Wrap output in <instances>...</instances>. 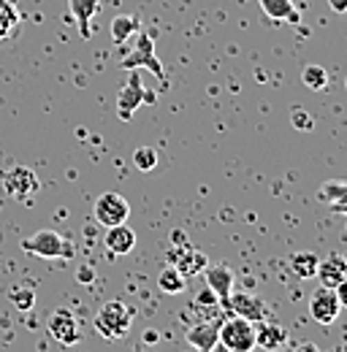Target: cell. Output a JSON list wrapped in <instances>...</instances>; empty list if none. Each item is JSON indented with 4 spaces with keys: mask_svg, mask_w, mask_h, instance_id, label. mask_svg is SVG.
Returning a JSON list of instances; mask_svg holds the SVG:
<instances>
[{
    "mask_svg": "<svg viewBox=\"0 0 347 352\" xmlns=\"http://www.w3.org/2000/svg\"><path fill=\"white\" fill-rule=\"evenodd\" d=\"M92 325H95V331H98L103 339H109V342L123 339L130 331V325H133V309H130L128 304H123V301H106L103 307L98 309Z\"/></svg>",
    "mask_w": 347,
    "mask_h": 352,
    "instance_id": "obj_1",
    "label": "cell"
},
{
    "mask_svg": "<svg viewBox=\"0 0 347 352\" xmlns=\"http://www.w3.org/2000/svg\"><path fill=\"white\" fill-rule=\"evenodd\" d=\"M22 250L36 258H46V261H54V258L71 261L74 258V244L65 236H60L57 230H39V233L22 239Z\"/></svg>",
    "mask_w": 347,
    "mask_h": 352,
    "instance_id": "obj_2",
    "label": "cell"
},
{
    "mask_svg": "<svg viewBox=\"0 0 347 352\" xmlns=\"http://www.w3.org/2000/svg\"><path fill=\"white\" fill-rule=\"evenodd\" d=\"M120 65H123L125 71L149 68L158 79H166V68H163V63H160L158 54H155V41H152V33H149V30H138V33H136V46L130 49L128 57H123Z\"/></svg>",
    "mask_w": 347,
    "mask_h": 352,
    "instance_id": "obj_3",
    "label": "cell"
},
{
    "mask_svg": "<svg viewBox=\"0 0 347 352\" xmlns=\"http://www.w3.org/2000/svg\"><path fill=\"white\" fill-rule=\"evenodd\" d=\"M220 342L231 352H253L255 350V322L244 317H228L220 325Z\"/></svg>",
    "mask_w": 347,
    "mask_h": 352,
    "instance_id": "obj_4",
    "label": "cell"
},
{
    "mask_svg": "<svg viewBox=\"0 0 347 352\" xmlns=\"http://www.w3.org/2000/svg\"><path fill=\"white\" fill-rule=\"evenodd\" d=\"M155 100H158L155 92L144 89V85H141V74H138V68H136V71H130L125 87L120 89V95H117V114H120V120L128 122L130 117H133V111H136L141 103H155Z\"/></svg>",
    "mask_w": 347,
    "mask_h": 352,
    "instance_id": "obj_5",
    "label": "cell"
},
{
    "mask_svg": "<svg viewBox=\"0 0 347 352\" xmlns=\"http://www.w3.org/2000/svg\"><path fill=\"white\" fill-rule=\"evenodd\" d=\"M46 328H49V336H52L57 344H63V347H74V344H79V339H82L79 322H76V317H74L68 309L52 311Z\"/></svg>",
    "mask_w": 347,
    "mask_h": 352,
    "instance_id": "obj_6",
    "label": "cell"
},
{
    "mask_svg": "<svg viewBox=\"0 0 347 352\" xmlns=\"http://www.w3.org/2000/svg\"><path fill=\"white\" fill-rule=\"evenodd\" d=\"M130 214V204L120 195V192H103L95 201V220L101 222L103 228L112 225H123Z\"/></svg>",
    "mask_w": 347,
    "mask_h": 352,
    "instance_id": "obj_7",
    "label": "cell"
},
{
    "mask_svg": "<svg viewBox=\"0 0 347 352\" xmlns=\"http://www.w3.org/2000/svg\"><path fill=\"white\" fill-rule=\"evenodd\" d=\"M222 311L217 317H207V320H198L196 325L187 328V344L196 352H209L220 342V325H222Z\"/></svg>",
    "mask_w": 347,
    "mask_h": 352,
    "instance_id": "obj_8",
    "label": "cell"
},
{
    "mask_svg": "<svg viewBox=\"0 0 347 352\" xmlns=\"http://www.w3.org/2000/svg\"><path fill=\"white\" fill-rule=\"evenodd\" d=\"M339 311H342V304H339V298H337V293H334L331 287H323V285H320V287L312 293V298H309V314H312L315 322L331 325V322L339 317Z\"/></svg>",
    "mask_w": 347,
    "mask_h": 352,
    "instance_id": "obj_9",
    "label": "cell"
},
{
    "mask_svg": "<svg viewBox=\"0 0 347 352\" xmlns=\"http://www.w3.org/2000/svg\"><path fill=\"white\" fill-rule=\"evenodd\" d=\"M222 307L228 309L231 314H236V317H244V320H250V322H260L263 317H266V304L260 301L258 296H253V293H233L231 290V296L222 301Z\"/></svg>",
    "mask_w": 347,
    "mask_h": 352,
    "instance_id": "obj_10",
    "label": "cell"
},
{
    "mask_svg": "<svg viewBox=\"0 0 347 352\" xmlns=\"http://www.w3.org/2000/svg\"><path fill=\"white\" fill-rule=\"evenodd\" d=\"M3 187L14 198H28L30 192L39 190V176L33 174L28 166H14L3 174Z\"/></svg>",
    "mask_w": 347,
    "mask_h": 352,
    "instance_id": "obj_11",
    "label": "cell"
},
{
    "mask_svg": "<svg viewBox=\"0 0 347 352\" xmlns=\"http://www.w3.org/2000/svg\"><path fill=\"white\" fill-rule=\"evenodd\" d=\"M171 261L174 265L185 274V276H196V274H204V268L209 265L207 255L201 250H193L190 244H182V247H174L171 250Z\"/></svg>",
    "mask_w": 347,
    "mask_h": 352,
    "instance_id": "obj_12",
    "label": "cell"
},
{
    "mask_svg": "<svg viewBox=\"0 0 347 352\" xmlns=\"http://www.w3.org/2000/svg\"><path fill=\"white\" fill-rule=\"evenodd\" d=\"M204 276H207V287L220 298V304L231 296L233 290V282H236V274L231 271V265L217 263V265H207L204 268Z\"/></svg>",
    "mask_w": 347,
    "mask_h": 352,
    "instance_id": "obj_13",
    "label": "cell"
},
{
    "mask_svg": "<svg viewBox=\"0 0 347 352\" xmlns=\"http://www.w3.org/2000/svg\"><path fill=\"white\" fill-rule=\"evenodd\" d=\"M103 247H106L112 255H130L133 247H136V233H133V228H128L125 222H123V225H112V228H106Z\"/></svg>",
    "mask_w": 347,
    "mask_h": 352,
    "instance_id": "obj_14",
    "label": "cell"
},
{
    "mask_svg": "<svg viewBox=\"0 0 347 352\" xmlns=\"http://www.w3.org/2000/svg\"><path fill=\"white\" fill-rule=\"evenodd\" d=\"M288 344V331L282 325H274V322H263L255 325V347H263L269 352L282 350Z\"/></svg>",
    "mask_w": 347,
    "mask_h": 352,
    "instance_id": "obj_15",
    "label": "cell"
},
{
    "mask_svg": "<svg viewBox=\"0 0 347 352\" xmlns=\"http://www.w3.org/2000/svg\"><path fill=\"white\" fill-rule=\"evenodd\" d=\"M317 198L326 201V204L331 206V212L347 214V182H342V179L323 182L320 190H317Z\"/></svg>",
    "mask_w": 347,
    "mask_h": 352,
    "instance_id": "obj_16",
    "label": "cell"
},
{
    "mask_svg": "<svg viewBox=\"0 0 347 352\" xmlns=\"http://www.w3.org/2000/svg\"><path fill=\"white\" fill-rule=\"evenodd\" d=\"M263 14L274 22H291V25H302V14L296 8L293 0H258Z\"/></svg>",
    "mask_w": 347,
    "mask_h": 352,
    "instance_id": "obj_17",
    "label": "cell"
},
{
    "mask_svg": "<svg viewBox=\"0 0 347 352\" xmlns=\"http://www.w3.org/2000/svg\"><path fill=\"white\" fill-rule=\"evenodd\" d=\"M317 279H320V285L323 287H337L342 279H347V263L342 255H331V258H326V261H320L317 265V274H315Z\"/></svg>",
    "mask_w": 347,
    "mask_h": 352,
    "instance_id": "obj_18",
    "label": "cell"
},
{
    "mask_svg": "<svg viewBox=\"0 0 347 352\" xmlns=\"http://www.w3.org/2000/svg\"><path fill=\"white\" fill-rule=\"evenodd\" d=\"M68 8H71V14H74V19H76V25H79L82 38H90V36H92L90 22H92V16L101 11V0H68Z\"/></svg>",
    "mask_w": 347,
    "mask_h": 352,
    "instance_id": "obj_19",
    "label": "cell"
},
{
    "mask_svg": "<svg viewBox=\"0 0 347 352\" xmlns=\"http://www.w3.org/2000/svg\"><path fill=\"white\" fill-rule=\"evenodd\" d=\"M138 30H141V22H138L136 16H130V14H117V16L112 19V41H114V44L130 41V36H136Z\"/></svg>",
    "mask_w": 347,
    "mask_h": 352,
    "instance_id": "obj_20",
    "label": "cell"
},
{
    "mask_svg": "<svg viewBox=\"0 0 347 352\" xmlns=\"http://www.w3.org/2000/svg\"><path fill=\"white\" fill-rule=\"evenodd\" d=\"M158 287H160L163 293H169V296H176V293H182V290L187 287V276H185L176 265H166V268L160 271V276H158Z\"/></svg>",
    "mask_w": 347,
    "mask_h": 352,
    "instance_id": "obj_21",
    "label": "cell"
},
{
    "mask_svg": "<svg viewBox=\"0 0 347 352\" xmlns=\"http://www.w3.org/2000/svg\"><path fill=\"white\" fill-rule=\"evenodd\" d=\"M317 265H320V258L312 255V252H296L291 258V271L299 276V279H312L317 274Z\"/></svg>",
    "mask_w": 347,
    "mask_h": 352,
    "instance_id": "obj_22",
    "label": "cell"
},
{
    "mask_svg": "<svg viewBox=\"0 0 347 352\" xmlns=\"http://www.w3.org/2000/svg\"><path fill=\"white\" fill-rule=\"evenodd\" d=\"M302 82L309 89H315V92L317 89H326V85H328V71L323 65H304Z\"/></svg>",
    "mask_w": 347,
    "mask_h": 352,
    "instance_id": "obj_23",
    "label": "cell"
},
{
    "mask_svg": "<svg viewBox=\"0 0 347 352\" xmlns=\"http://www.w3.org/2000/svg\"><path fill=\"white\" fill-rule=\"evenodd\" d=\"M133 166H136L138 171H152V168L158 166V152H155L152 146H138V149L133 152Z\"/></svg>",
    "mask_w": 347,
    "mask_h": 352,
    "instance_id": "obj_24",
    "label": "cell"
},
{
    "mask_svg": "<svg viewBox=\"0 0 347 352\" xmlns=\"http://www.w3.org/2000/svg\"><path fill=\"white\" fill-rule=\"evenodd\" d=\"M11 304L19 309V311H30V309L36 307V290H30V287H14Z\"/></svg>",
    "mask_w": 347,
    "mask_h": 352,
    "instance_id": "obj_25",
    "label": "cell"
},
{
    "mask_svg": "<svg viewBox=\"0 0 347 352\" xmlns=\"http://www.w3.org/2000/svg\"><path fill=\"white\" fill-rule=\"evenodd\" d=\"M291 122H293V128L296 131H312L315 128V120H312V114L309 111H304V109H293L291 111Z\"/></svg>",
    "mask_w": 347,
    "mask_h": 352,
    "instance_id": "obj_26",
    "label": "cell"
},
{
    "mask_svg": "<svg viewBox=\"0 0 347 352\" xmlns=\"http://www.w3.org/2000/svg\"><path fill=\"white\" fill-rule=\"evenodd\" d=\"M0 19L14 30L17 28V22H19V11H17V6L11 3V0H0Z\"/></svg>",
    "mask_w": 347,
    "mask_h": 352,
    "instance_id": "obj_27",
    "label": "cell"
},
{
    "mask_svg": "<svg viewBox=\"0 0 347 352\" xmlns=\"http://www.w3.org/2000/svg\"><path fill=\"white\" fill-rule=\"evenodd\" d=\"M196 307L220 309V298H217L215 293H212V290H209V287H207V290H204V293H201V296H198V298H196Z\"/></svg>",
    "mask_w": 347,
    "mask_h": 352,
    "instance_id": "obj_28",
    "label": "cell"
},
{
    "mask_svg": "<svg viewBox=\"0 0 347 352\" xmlns=\"http://www.w3.org/2000/svg\"><path fill=\"white\" fill-rule=\"evenodd\" d=\"M334 293H337V298H339V304L347 307V279H342L337 287H334Z\"/></svg>",
    "mask_w": 347,
    "mask_h": 352,
    "instance_id": "obj_29",
    "label": "cell"
},
{
    "mask_svg": "<svg viewBox=\"0 0 347 352\" xmlns=\"http://www.w3.org/2000/svg\"><path fill=\"white\" fill-rule=\"evenodd\" d=\"M328 6H331L337 14H347V0H328Z\"/></svg>",
    "mask_w": 347,
    "mask_h": 352,
    "instance_id": "obj_30",
    "label": "cell"
},
{
    "mask_svg": "<svg viewBox=\"0 0 347 352\" xmlns=\"http://www.w3.org/2000/svg\"><path fill=\"white\" fill-rule=\"evenodd\" d=\"M293 352H323V350H320L317 344H312V342H304V344H299Z\"/></svg>",
    "mask_w": 347,
    "mask_h": 352,
    "instance_id": "obj_31",
    "label": "cell"
},
{
    "mask_svg": "<svg viewBox=\"0 0 347 352\" xmlns=\"http://www.w3.org/2000/svg\"><path fill=\"white\" fill-rule=\"evenodd\" d=\"M6 36H11V28H8V25H6L3 19H0V41H3Z\"/></svg>",
    "mask_w": 347,
    "mask_h": 352,
    "instance_id": "obj_32",
    "label": "cell"
},
{
    "mask_svg": "<svg viewBox=\"0 0 347 352\" xmlns=\"http://www.w3.org/2000/svg\"><path fill=\"white\" fill-rule=\"evenodd\" d=\"M79 279H82V282H90V279H92V271H90V268H82V274H79Z\"/></svg>",
    "mask_w": 347,
    "mask_h": 352,
    "instance_id": "obj_33",
    "label": "cell"
},
{
    "mask_svg": "<svg viewBox=\"0 0 347 352\" xmlns=\"http://www.w3.org/2000/svg\"><path fill=\"white\" fill-rule=\"evenodd\" d=\"M209 352H231V350H228V347H225L222 342H217V344H215V347H212Z\"/></svg>",
    "mask_w": 347,
    "mask_h": 352,
    "instance_id": "obj_34",
    "label": "cell"
},
{
    "mask_svg": "<svg viewBox=\"0 0 347 352\" xmlns=\"http://www.w3.org/2000/svg\"><path fill=\"white\" fill-rule=\"evenodd\" d=\"M342 258H345V263H347V255H342Z\"/></svg>",
    "mask_w": 347,
    "mask_h": 352,
    "instance_id": "obj_35",
    "label": "cell"
},
{
    "mask_svg": "<svg viewBox=\"0 0 347 352\" xmlns=\"http://www.w3.org/2000/svg\"><path fill=\"white\" fill-rule=\"evenodd\" d=\"M345 87H347V79H345Z\"/></svg>",
    "mask_w": 347,
    "mask_h": 352,
    "instance_id": "obj_36",
    "label": "cell"
}]
</instances>
